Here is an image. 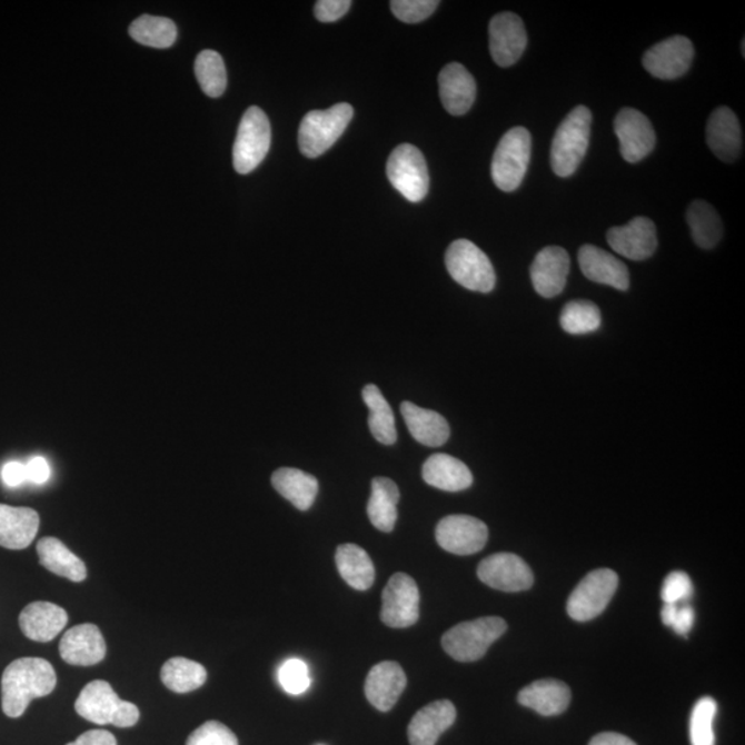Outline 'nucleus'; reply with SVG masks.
Instances as JSON below:
<instances>
[{
  "label": "nucleus",
  "mask_w": 745,
  "mask_h": 745,
  "mask_svg": "<svg viewBox=\"0 0 745 745\" xmlns=\"http://www.w3.org/2000/svg\"><path fill=\"white\" fill-rule=\"evenodd\" d=\"M26 467L27 478L32 484L43 485L48 483L51 477L49 463L43 457H32L31 460L26 464Z\"/></svg>",
  "instance_id": "nucleus-46"
},
{
  "label": "nucleus",
  "mask_w": 745,
  "mask_h": 745,
  "mask_svg": "<svg viewBox=\"0 0 745 745\" xmlns=\"http://www.w3.org/2000/svg\"><path fill=\"white\" fill-rule=\"evenodd\" d=\"M423 479L429 486L444 491H461L474 483L469 468L461 460L444 453L427 458L423 466Z\"/></svg>",
  "instance_id": "nucleus-28"
},
{
  "label": "nucleus",
  "mask_w": 745,
  "mask_h": 745,
  "mask_svg": "<svg viewBox=\"0 0 745 745\" xmlns=\"http://www.w3.org/2000/svg\"><path fill=\"white\" fill-rule=\"evenodd\" d=\"M693 624H695V610L686 605L679 607L673 627L670 628H673L676 634L685 636L691 632Z\"/></svg>",
  "instance_id": "nucleus-49"
},
{
  "label": "nucleus",
  "mask_w": 745,
  "mask_h": 745,
  "mask_svg": "<svg viewBox=\"0 0 745 745\" xmlns=\"http://www.w3.org/2000/svg\"><path fill=\"white\" fill-rule=\"evenodd\" d=\"M338 573L349 587L366 592L375 583L376 570L369 554L357 544H342L336 552Z\"/></svg>",
  "instance_id": "nucleus-33"
},
{
  "label": "nucleus",
  "mask_w": 745,
  "mask_h": 745,
  "mask_svg": "<svg viewBox=\"0 0 745 745\" xmlns=\"http://www.w3.org/2000/svg\"><path fill=\"white\" fill-rule=\"evenodd\" d=\"M687 224H689L693 240L702 249H713L719 244L724 235V226L716 210L704 200H695L687 209Z\"/></svg>",
  "instance_id": "nucleus-35"
},
{
  "label": "nucleus",
  "mask_w": 745,
  "mask_h": 745,
  "mask_svg": "<svg viewBox=\"0 0 745 745\" xmlns=\"http://www.w3.org/2000/svg\"><path fill=\"white\" fill-rule=\"evenodd\" d=\"M718 704L713 697H703L693 708L691 718L692 745H715L714 719Z\"/></svg>",
  "instance_id": "nucleus-40"
},
{
  "label": "nucleus",
  "mask_w": 745,
  "mask_h": 745,
  "mask_svg": "<svg viewBox=\"0 0 745 745\" xmlns=\"http://www.w3.org/2000/svg\"><path fill=\"white\" fill-rule=\"evenodd\" d=\"M354 108L340 102L329 110L311 111L304 117L298 129V147L304 157L318 158L336 145L351 123Z\"/></svg>",
  "instance_id": "nucleus-5"
},
{
  "label": "nucleus",
  "mask_w": 745,
  "mask_h": 745,
  "mask_svg": "<svg viewBox=\"0 0 745 745\" xmlns=\"http://www.w3.org/2000/svg\"><path fill=\"white\" fill-rule=\"evenodd\" d=\"M279 684L291 696L302 695L311 685V676L306 663L291 658L282 664L278 673Z\"/></svg>",
  "instance_id": "nucleus-41"
},
{
  "label": "nucleus",
  "mask_w": 745,
  "mask_h": 745,
  "mask_svg": "<svg viewBox=\"0 0 745 745\" xmlns=\"http://www.w3.org/2000/svg\"><path fill=\"white\" fill-rule=\"evenodd\" d=\"M489 43L493 60L497 66L504 68L514 66L527 46L524 21L514 13L493 17L489 26Z\"/></svg>",
  "instance_id": "nucleus-16"
},
{
  "label": "nucleus",
  "mask_w": 745,
  "mask_h": 745,
  "mask_svg": "<svg viewBox=\"0 0 745 745\" xmlns=\"http://www.w3.org/2000/svg\"><path fill=\"white\" fill-rule=\"evenodd\" d=\"M388 180L411 203L421 202L429 189L426 158L420 149L403 145L394 149L387 163Z\"/></svg>",
  "instance_id": "nucleus-9"
},
{
  "label": "nucleus",
  "mask_w": 745,
  "mask_h": 745,
  "mask_svg": "<svg viewBox=\"0 0 745 745\" xmlns=\"http://www.w3.org/2000/svg\"><path fill=\"white\" fill-rule=\"evenodd\" d=\"M695 59V48L686 37H673L653 46L644 56V67L653 77L673 80L682 77Z\"/></svg>",
  "instance_id": "nucleus-14"
},
{
  "label": "nucleus",
  "mask_w": 745,
  "mask_h": 745,
  "mask_svg": "<svg viewBox=\"0 0 745 745\" xmlns=\"http://www.w3.org/2000/svg\"><path fill=\"white\" fill-rule=\"evenodd\" d=\"M351 4L349 0H319L315 4V17L320 22H335L348 13Z\"/></svg>",
  "instance_id": "nucleus-45"
},
{
  "label": "nucleus",
  "mask_w": 745,
  "mask_h": 745,
  "mask_svg": "<svg viewBox=\"0 0 745 745\" xmlns=\"http://www.w3.org/2000/svg\"><path fill=\"white\" fill-rule=\"evenodd\" d=\"M40 564L57 576L80 583L88 577L85 562L56 537H43L37 546Z\"/></svg>",
  "instance_id": "nucleus-30"
},
{
  "label": "nucleus",
  "mask_w": 745,
  "mask_h": 745,
  "mask_svg": "<svg viewBox=\"0 0 745 745\" xmlns=\"http://www.w3.org/2000/svg\"><path fill=\"white\" fill-rule=\"evenodd\" d=\"M420 592L406 573H395L383 592L381 622L391 628L415 626L420 617Z\"/></svg>",
  "instance_id": "nucleus-11"
},
{
  "label": "nucleus",
  "mask_w": 745,
  "mask_h": 745,
  "mask_svg": "<svg viewBox=\"0 0 745 745\" xmlns=\"http://www.w3.org/2000/svg\"><path fill=\"white\" fill-rule=\"evenodd\" d=\"M438 6L437 0H394L391 10L398 20L417 24L434 14Z\"/></svg>",
  "instance_id": "nucleus-43"
},
{
  "label": "nucleus",
  "mask_w": 745,
  "mask_h": 745,
  "mask_svg": "<svg viewBox=\"0 0 745 745\" xmlns=\"http://www.w3.org/2000/svg\"><path fill=\"white\" fill-rule=\"evenodd\" d=\"M107 645L95 624H80L68 629L60 642V656L71 666L90 667L105 660Z\"/></svg>",
  "instance_id": "nucleus-18"
},
{
  "label": "nucleus",
  "mask_w": 745,
  "mask_h": 745,
  "mask_svg": "<svg viewBox=\"0 0 745 745\" xmlns=\"http://www.w3.org/2000/svg\"><path fill=\"white\" fill-rule=\"evenodd\" d=\"M437 542L445 552L455 555H473L484 549L489 530L483 520L469 515H449L437 526Z\"/></svg>",
  "instance_id": "nucleus-13"
},
{
  "label": "nucleus",
  "mask_w": 745,
  "mask_h": 745,
  "mask_svg": "<svg viewBox=\"0 0 745 745\" xmlns=\"http://www.w3.org/2000/svg\"><path fill=\"white\" fill-rule=\"evenodd\" d=\"M602 322L599 308L587 300L567 302L560 314L562 329L569 335H587L598 330Z\"/></svg>",
  "instance_id": "nucleus-39"
},
{
  "label": "nucleus",
  "mask_w": 745,
  "mask_h": 745,
  "mask_svg": "<svg viewBox=\"0 0 745 745\" xmlns=\"http://www.w3.org/2000/svg\"><path fill=\"white\" fill-rule=\"evenodd\" d=\"M408 685L405 670L395 662H381L370 669L365 695L372 707L383 713L393 709Z\"/></svg>",
  "instance_id": "nucleus-20"
},
{
  "label": "nucleus",
  "mask_w": 745,
  "mask_h": 745,
  "mask_svg": "<svg viewBox=\"0 0 745 745\" xmlns=\"http://www.w3.org/2000/svg\"><path fill=\"white\" fill-rule=\"evenodd\" d=\"M532 136L525 128H514L503 136L493 155L491 177L497 188L513 192L524 181L529 168Z\"/></svg>",
  "instance_id": "nucleus-7"
},
{
  "label": "nucleus",
  "mask_w": 745,
  "mask_h": 745,
  "mask_svg": "<svg viewBox=\"0 0 745 745\" xmlns=\"http://www.w3.org/2000/svg\"><path fill=\"white\" fill-rule=\"evenodd\" d=\"M362 398L370 410L369 428L372 438L387 446L397 443L398 434L397 427H395L394 411L387 399L384 398L380 388L375 384H368L364 388Z\"/></svg>",
  "instance_id": "nucleus-34"
},
{
  "label": "nucleus",
  "mask_w": 745,
  "mask_h": 745,
  "mask_svg": "<svg viewBox=\"0 0 745 745\" xmlns=\"http://www.w3.org/2000/svg\"><path fill=\"white\" fill-rule=\"evenodd\" d=\"M400 493L393 479L377 477L371 480L368 517L376 529L384 533L394 530L398 519Z\"/></svg>",
  "instance_id": "nucleus-32"
},
{
  "label": "nucleus",
  "mask_w": 745,
  "mask_h": 745,
  "mask_svg": "<svg viewBox=\"0 0 745 745\" xmlns=\"http://www.w3.org/2000/svg\"><path fill=\"white\" fill-rule=\"evenodd\" d=\"M618 577L610 569L588 573L567 600V613L576 622L594 620L604 613L616 594Z\"/></svg>",
  "instance_id": "nucleus-10"
},
{
  "label": "nucleus",
  "mask_w": 745,
  "mask_h": 745,
  "mask_svg": "<svg viewBox=\"0 0 745 745\" xmlns=\"http://www.w3.org/2000/svg\"><path fill=\"white\" fill-rule=\"evenodd\" d=\"M130 37L149 48L168 49L177 39L173 21L165 17L141 16L129 28Z\"/></svg>",
  "instance_id": "nucleus-37"
},
{
  "label": "nucleus",
  "mask_w": 745,
  "mask_h": 745,
  "mask_svg": "<svg viewBox=\"0 0 745 745\" xmlns=\"http://www.w3.org/2000/svg\"><path fill=\"white\" fill-rule=\"evenodd\" d=\"M506 632L507 623L501 617H479L450 628L443 636V646L447 655L456 662H478Z\"/></svg>",
  "instance_id": "nucleus-4"
},
{
  "label": "nucleus",
  "mask_w": 745,
  "mask_h": 745,
  "mask_svg": "<svg viewBox=\"0 0 745 745\" xmlns=\"http://www.w3.org/2000/svg\"><path fill=\"white\" fill-rule=\"evenodd\" d=\"M187 745H239L237 736L221 722L209 721L188 737Z\"/></svg>",
  "instance_id": "nucleus-42"
},
{
  "label": "nucleus",
  "mask_w": 745,
  "mask_h": 745,
  "mask_svg": "<svg viewBox=\"0 0 745 745\" xmlns=\"http://www.w3.org/2000/svg\"><path fill=\"white\" fill-rule=\"evenodd\" d=\"M160 678L171 692L189 693L205 685L208 670L197 662L185 657H173L163 664Z\"/></svg>",
  "instance_id": "nucleus-36"
},
{
  "label": "nucleus",
  "mask_w": 745,
  "mask_h": 745,
  "mask_svg": "<svg viewBox=\"0 0 745 745\" xmlns=\"http://www.w3.org/2000/svg\"><path fill=\"white\" fill-rule=\"evenodd\" d=\"M56 685V670L44 658L24 657L10 663L2 675L3 713L20 718L32 701L50 695Z\"/></svg>",
  "instance_id": "nucleus-1"
},
{
  "label": "nucleus",
  "mask_w": 745,
  "mask_h": 745,
  "mask_svg": "<svg viewBox=\"0 0 745 745\" xmlns=\"http://www.w3.org/2000/svg\"><path fill=\"white\" fill-rule=\"evenodd\" d=\"M74 709L96 725L131 727L140 719V709L125 702L106 681H93L80 692Z\"/></svg>",
  "instance_id": "nucleus-3"
},
{
  "label": "nucleus",
  "mask_w": 745,
  "mask_h": 745,
  "mask_svg": "<svg viewBox=\"0 0 745 745\" xmlns=\"http://www.w3.org/2000/svg\"><path fill=\"white\" fill-rule=\"evenodd\" d=\"M578 264L584 277L593 282L612 286L617 290H628L629 272L626 264L606 250L593 245L583 246L578 251Z\"/></svg>",
  "instance_id": "nucleus-22"
},
{
  "label": "nucleus",
  "mask_w": 745,
  "mask_h": 745,
  "mask_svg": "<svg viewBox=\"0 0 745 745\" xmlns=\"http://www.w3.org/2000/svg\"><path fill=\"white\" fill-rule=\"evenodd\" d=\"M572 693L569 686L557 679L533 682L519 692L522 706L536 711L543 716L564 714L569 707Z\"/></svg>",
  "instance_id": "nucleus-27"
},
{
  "label": "nucleus",
  "mask_w": 745,
  "mask_h": 745,
  "mask_svg": "<svg viewBox=\"0 0 745 745\" xmlns=\"http://www.w3.org/2000/svg\"><path fill=\"white\" fill-rule=\"evenodd\" d=\"M707 142L711 151L724 162H735L742 152L743 135L736 113L719 107L711 113L707 123Z\"/></svg>",
  "instance_id": "nucleus-23"
},
{
  "label": "nucleus",
  "mask_w": 745,
  "mask_h": 745,
  "mask_svg": "<svg viewBox=\"0 0 745 745\" xmlns=\"http://www.w3.org/2000/svg\"><path fill=\"white\" fill-rule=\"evenodd\" d=\"M195 73L206 96L217 99L227 89V70L222 57L215 50H203L195 61Z\"/></svg>",
  "instance_id": "nucleus-38"
},
{
  "label": "nucleus",
  "mask_w": 745,
  "mask_h": 745,
  "mask_svg": "<svg viewBox=\"0 0 745 745\" xmlns=\"http://www.w3.org/2000/svg\"><path fill=\"white\" fill-rule=\"evenodd\" d=\"M406 426L409 428L411 437L418 444L428 447H439L447 443L450 437L449 423L439 413L423 409L411 403L400 405Z\"/></svg>",
  "instance_id": "nucleus-29"
},
{
  "label": "nucleus",
  "mask_w": 745,
  "mask_h": 745,
  "mask_svg": "<svg viewBox=\"0 0 745 745\" xmlns=\"http://www.w3.org/2000/svg\"><path fill=\"white\" fill-rule=\"evenodd\" d=\"M19 623L28 639L50 642L67 626L68 615L62 607L50 602H33L21 612Z\"/></svg>",
  "instance_id": "nucleus-26"
},
{
  "label": "nucleus",
  "mask_w": 745,
  "mask_h": 745,
  "mask_svg": "<svg viewBox=\"0 0 745 745\" xmlns=\"http://www.w3.org/2000/svg\"><path fill=\"white\" fill-rule=\"evenodd\" d=\"M2 479L6 486L19 487L27 483V467L20 461H9L2 468Z\"/></svg>",
  "instance_id": "nucleus-47"
},
{
  "label": "nucleus",
  "mask_w": 745,
  "mask_h": 745,
  "mask_svg": "<svg viewBox=\"0 0 745 745\" xmlns=\"http://www.w3.org/2000/svg\"><path fill=\"white\" fill-rule=\"evenodd\" d=\"M456 707L449 701L428 704L413 716L408 727L411 745H435L439 737L455 724Z\"/></svg>",
  "instance_id": "nucleus-24"
},
{
  "label": "nucleus",
  "mask_w": 745,
  "mask_h": 745,
  "mask_svg": "<svg viewBox=\"0 0 745 745\" xmlns=\"http://www.w3.org/2000/svg\"><path fill=\"white\" fill-rule=\"evenodd\" d=\"M478 577L486 586L504 593L526 592L535 583L526 562L509 553L490 555L480 562Z\"/></svg>",
  "instance_id": "nucleus-12"
},
{
  "label": "nucleus",
  "mask_w": 745,
  "mask_h": 745,
  "mask_svg": "<svg viewBox=\"0 0 745 745\" xmlns=\"http://www.w3.org/2000/svg\"><path fill=\"white\" fill-rule=\"evenodd\" d=\"M615 131L623 158L629 163L640 162L655 149L656 133L650 120L634 108H624L617 113Z\"/></svg>",
  "instance_id": "nucleus-15"
},
{
  "label": "nucleus",
  "mask_w": 745,
  "mask_h": 745,
  "mask_svg": "<svg viewBox=\"0 0 745 745\" xmlns=\"http://www.w3.org/2000/svg\"><path fill=\"white\" fill-rule=\"evenodd\" d=\"M275 490L300 511H308L318 496V479L297 468H279L272 474Z\"/></svg>",
  "instance_id": "nucleus-31"
},
{
  "label": "nucleus",
  "mask_w": 745,
  "mask_h": 745,
  "mask_svg": "<svg viewBox=\"0 0 745 745\" xmlns=\"http://www.w3.org/2000/svg\"><path fill=\"white\" fill-rule=\"evenodd\" d=\"M271 147V125L259 107H250L240 120L234 145V168L249 175L259 168Z\"/></svg>",
  "instance_id": "nucleus-8"
},
{
  "label": "nucleus",
  "mask_w": 745,
  "mask_h": 745,
  "mask_svg": "<svg viewBox=\"0 0 745 745\" xmlns=\"http://www.w3.org/2000/svg\"><path fill=\"white\" fill-rule=\"evenodd\" d=\"M439 96L445 110L455 117H461L471 110L477 97V83L467 68L451 62L439 73Z\"/></svg>",
  "instance_id": "nucleus-21"
},
{
  "label": "nucleus",
  "mask_w": 745,
  "mask_h": 745,
  "mask_svg": "<svg viewBox=\"0 0 745 745\" xmlns=\"http://www.w3.org/2000/svg\"><path fill=\"white\" fill-rule=\"evenodd\" d=\"M678 605L676 604H666L662 610V620L666 626L673 627L675 622L676 613H678Z\"/></svg>",
  "instance_id": "nucleus-51"
},
{
  "label": "nucleus",
  "mask_w": 745,
  "mask_h": 745,
  "mask_svg": "<svg viewBox=\"0 0 745 745\" xmlns=\"http://www.w3.org/2000/svg\"><path fill=\"white\" fill-rule=\"evenodd\" d=\"M445 262L450 277L463 288L479 294H490L495 289V268L489 257L471 240H455L446 251Z\"/></svg>",
  "instance_id": "nucleus-6"
},
{
  "label": "nucleus",
  "mask_w": 745,
  "mask_h": 745,
  "mask_svg": "<svg viewBox=\"0 0 745 745\" xmlns=\"http://www.w3.org/2000/svg\"><path fill=\"white\" fill-rule=\"evenodd\" d=\"M693 586L689 576L684 572H673L663 584L662 598L664 604H676L689 599Z\"/></svg>",
  "instance_id": "nucleus-44"
},
{
  "label": "nucleus",
  "mask_w": 745,
  "mask_h": 745,
  "mask_svg": "<svg viewBox=\"0 0 745 745\" xmlns=\"http://www.w3.org/2000/svg\"><path fill=\"white\" fill-rule=\"evenodd\" d=\"M67 745H118V743L111 732L89 731L79 736L73 743Z\"/></svg>",
  "instance_id": "nucleus-48"
},
{
  "label": "nucleus",
  "mask_w": 745,
  "mask_h": 745,
  "mask_svg": "<svg viewBox=\"0 0 745 745\" xmlns=\"http://www.w3.org/2000/svg\"><path fill=\"white\" fill-rule=\"evenodd\" d=\"M588 745H636L632 738L620 735V733H600L595 736Z\"/></svg>",
  "instance_id": "nucleus-50"
},
{
  "label": "nucleus",
  "mask_w": 745,
  "mask_h": 745,
  "mask_svg": "<svg viewBox=\"0 0 745 745\" xmlns=\"http://www.w3.org/2000/svg\"><path fill=\"white\" fill-rule=\"evenodd\" d=\"M593 113L587 107L578 106L564 119L555 133L552 147V166L555 175L569 177L586 157Z\"/></svg>",
  "instance_id": "nucleus-2"
},
{
  "label": "nucleus",
  "mask_w": 745,
  "mask_h": 745,
  "mask_svg": "<svg viewBox=\"0 0 745 745\" xmlns=\"http://www.w3.org/2000/svg\"><path fill=\"white\" fill-rule=\"evenodd\" d=\"M40 525L36 509L0 504V547L24 549L36 540Z\"/></svg>",
  "instance_id": "nucleus-25"
},
{
  "label": "nucleus",
  "mask_w": 745,
  "mask_h": 745,
  "mask_svg": "<svg viewBox=\"0 0 745 745\" xmlns=\"http://www.w3.org/2000/svg\"><path fill=\"white\" fill-rule=\"evenodd\" d=\"M607 244L616 254L633 261L649 259L657 249L655 222L646 217H635L627 226L613 227L607 232Z\"/></svg>",
  "instance_id": "nucleus-17"
},
{
  "label": "nucleus",
  "mask_w": 745,
  "mask_h": 745,
  "mask_svg": "<svg viewBox=\"0 0 745 745\" xmlns=\"http://www.w3.org/2000/svg\"><path fill=\"white\" fill-rule=\"evenodd\" d=\"M570 269V257L558 246H548L538 251L532 264L530 278L538 295L557 297L564 291Z\"/></svg>",
  "instance_id": "nucleus-19"
}]
</instances>
